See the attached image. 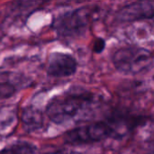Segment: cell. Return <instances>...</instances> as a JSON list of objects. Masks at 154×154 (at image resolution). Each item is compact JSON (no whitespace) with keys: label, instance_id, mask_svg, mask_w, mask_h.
I'll use <instances>...</instances> for the list:
<instances>
[{"label":"cell","instance_id":"6da1fadb","mask_svg":"<svg viewBox=\"0 0 154 154\" xmlns=\"http://www.w3.org/2000/svg\"><path fill=\"white\" fill-rule=\"evenodd\" d=\"M91 101L88 93H69L54 97L46 107V114L55 124H65L76 117Z\"/></svg>","mask_w":154,"mask_h":154},{"label":"cell","instance_id":"7a4b0ae2","mask_svg":"<svg viewBox=\"0 0 154 154\" xmlns=\"http://www.w3.org/2000/svg\"><path fill=\"white\" fill-rule=\"evenodd\" d=\"M112 60L119 71L125 74H138L152 66V56L146 49L127 46L118 49L114 53Z\"/></svg>","mask_w":154,"mask_h":154},{"label":"cell","instance_id":"3957f363","mask_svg":"<svg viewBox=\"0 0 154 154\" xmlns=\"http://www.w3.org/2000/svg\"><path fill=\"white\" fill-rule=\"evenodd\" d=\"M114 128L107 123L97 122L79 126L65 134L64 140L71 145L89 144L103 141L114 134Z\"/></svg>","mask_w":154,"mask_h":154},{"label":"cell","instance_id":"277c9868","mask_svg":"<svg viewBox=\"0 0 154 154\" xmlns=\"http://www.w3.org/2000/svg\"><path fill=\"white\" fill-rule=\"evenodd\" d=\"M89 14L87 9L80 8L59 16L53 23L54 29L59 36L74 38L85 32L88 28Z\"/></svg>","mask_w":154,"mask_h":154},{"label":"cell","instance_id":"5b68a950","mask_svg":"<svg viewBox=\"0 0 154 154\" xmlns=\"http://www.w3.org/2000/svg\"><path fill=\"white\" fill-rule=\"evenodd\" d=\"M77 69L78 62L72 55L59 51L50 55L46 67L47 74L52 78L69 77L75 74Z\"/></svg>","mask_w":154,"mask_h":154},{"label":"cell","instance_id":"8992f818","mask_svg":"<svg viewBox=\"0 0 154 154\" xmlns=\"http://www.w3.org/2000/svg\"><path fill=\"white\" fill-rule=\"evenodd\" d=\"M154 10L152 3H135L125 6L120 13L122 20L135 21L142 19H150Z\"/></svg>","mask_w":154,"mask_h":154},{"label":"cell","instance_id":"52a82bcc","mask_svg":"<svg viewBox=\"0 0 154 154\" xmlns=\"http://www.w3.org/2000/svg\"><path fill=\"white\" fill-rule=\"evenodd\" d=\"M21 121L28 132H35L42 127L43 116L41 111L33 106H27L23 109Z\"/></svg>","mask_w":154,"mask_h":154},{"label":"cell","instance_id":"ba28073f","mask_svg":"<svg viewBox=\"0 0 154 154\" xmlns=\"http://www.w3.org/2000/svg\"><path fill=\"white\" fill-rule=\"evenodd\" d=\"M0 154H36V149L31 143L21 142L0 151Z\"/></svg>","mask_w":154,"mask_h":154},{"label":"cell","instance_id":"9c48e42d","mask_svg":"<svg viewBox=\"0 0 154 154\" xmlns=\"http://www.w3.org/2000/svg\"><path fill=\"white\" fill-rule=\"evenodd\" d=\"M16 92L15 87L8 81H0V101L6 100Z\"/></svg>","mask_w":154,"mask_h":154},{"label":"cell","instance_id":"30bf717a","mask_svg":"<svg viewBox=\"0 0 154 154\" xmlns=\"http://www.w3.org/2000/svg\"><path fill=\"white\" fill-rule=\"evenodd\" d=\"M105 46H106V42L103 40V39H97L95 43H94V47H93V50L95 52L97 53H100L104 49H105Z\"/></svg>","mask_w":154,"mask_h":154},{"label":"cell","instance_id":"8fae6325","mask_svg":"<svg viewBox=\"0 0 154 154\" xmlns=\"http://www.w3.org/2000/svg\"><path fill=\"white\" fill-rule=\"evenodd\" d=\"M45 154H69L68 152H66L65 151H57V152H48Z\"/></svg>","mask_w":154,"mask_h":154},{"label":"cell","instance_id":"7c38bea8","mask_svg":"<svg viewBox=\"0 0 154 154\" xmlns=\"http://www.w3.org/2000/svg\"><path fill=\"white\" fill-rule=\"evenodd\" d=\"M150 19H151V20H152V22L154 23V10H153V12H152V15H151V17H150Z\"/></svg>","mask_w":154,"mask_h":154}]
</instances>
